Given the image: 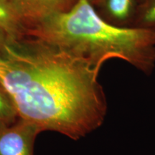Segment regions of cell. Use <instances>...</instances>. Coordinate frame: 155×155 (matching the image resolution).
Listing matches in <instances>:
<instances>
[{"instance_id":"1","label":"cell","mask_w":155,"mask_h":155,"mask_svg":"<svg viewBox=\"0 0 155 155\" xmlns=\"http://www.w3.org/2000/svg\"><path fill=\"white\" fill-rule=\"evenodd\" d=\"M98 74L87 62L42 40L0 34V85L19 119L42 131L78 140L104 124L108 103Z\"/></svg>"},{"instance_id":"2","label":"cell","mask_w":155,"mask_h":155,"mask_svg":"<svg viewBox=\"0 0 155 155\" xmlns=\"http://www.w3.org/2000/svg\"><path fill=\"white\" fill-rule=\"evenodd\" d=\"M52 45L100 71L106 61L122 60L150 76L155 69V28L121 27L104 19L89 0L30 25L26 35Z\"/></svg>"},{"instance_id":"3","label":"cell","mask_w":155,"mask_h":155,"mask_svg":"<svg viewBox=\"0 0 155 155\" xmlns=\"http://www.w3.org/2000/svg\"><path fill=\"white\" fill-rule=\"evenodd\" d=\"M41 129L18 119L12 124L0 122V155H34L37 136Z\"/></svg>"},{"instance_id":"4","label":"cell","mask_w":155,"mask_h":155,"mask_svg":"<svg viewBox=\"0 0 155 155\" xmlns=\"http://www.w3.org/2000/svg\"><path fill=\"white\" fill-rule=\"evenodd\" d=\"M30 25L56 12L68 10L77 0H12Z\"/></svg>"},{"instance_id":"5","label":"cell","mask_w":155,"mask_h":155,"mask_svg":"<svg viewBox=\"0 0 155 155\" xmlns=\"http://www.w3.org/2000/svg\"><path fill=\"white\" fill-rule=\"evenodd\" d=\"M28 23L12 0H0V34L9 38L26 35Z\"/></svg>"},{"instance_id":"6","label":"cell","mask_w":155,"mask_h":155,"mask_svg":"<svg viewBox=\"0 0 155 155\" xmlns=\"http://www.w3.org/2000/svg\"><path fill=\"white\" fill-rule=\"evenodd\" d=\"M137 5V0H104L100 6L103 15H100L113 25L131 27Z\"/></svg>"},{"instance_id":"7","label":"cell","mask_w":155,"mask_h":155,"mask_svg":"<svg viewBox=\"0 0 155 155\" xmlns=\"http://www.w3.org/2000/svg\"><path fill=\"white\" fill-rule=\"evenodd\" d=\"M131 28H155V0L138 3Z\"/></svg>"},{"instance_id":"8","label":"cell","mask_w":155,"mask_h":155,"mask_svg":"<svg viewBox=\"0 0 155 155\" xmlns=\"http://www.w3.org/2000/svg\"><path fill=\"white\" fill-rule=\"evenodd\" d=\"M18 119L17 111L10 97L0 85V122L12 124Z\"/></svg>"},{"instance_id":"9","label":"cell","mask_w":155,"mask_h":155,"mask_svg":"<svg viewBox=\"0 0 155 155\" xmlns=\"http://www.w3.org/2000/svg\"><path fill=\"white\" fill-rule=\"evenodd\" d=\"M89 1L91 2V3L94 6L96 5L98 6V7H100L104 0H89Z\"/></svg>"},{"instance_id":"10","label":"cell","mask_w":155,"mask_h":155,"mask_svg":"<svg viewBox=\"0 0 155 155\" xmlns=\"http://www.w3.org/2000/svg\"><path fill=\"white\" fill-rule=\"evenodd\" d=\"M141 1H143V0H137V2H138V3H139V2H141Z\"/></svg>"}]
</instances>
